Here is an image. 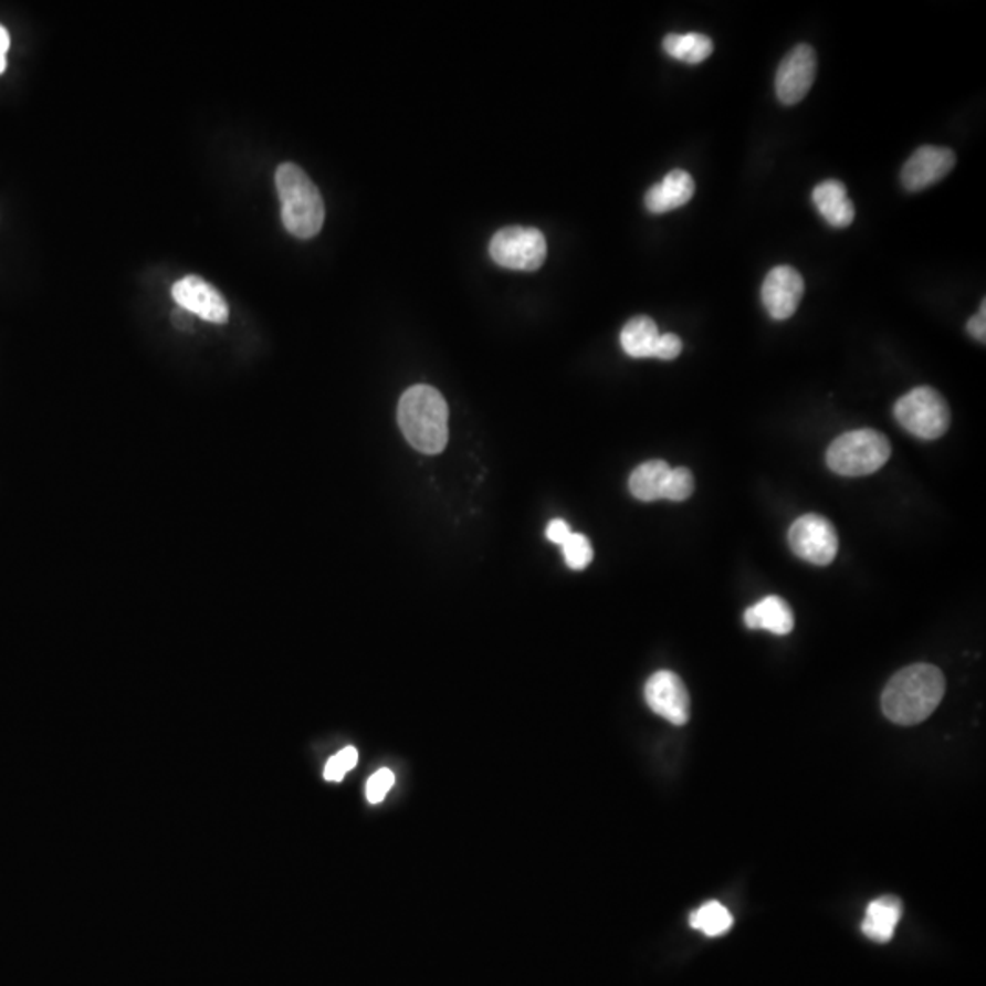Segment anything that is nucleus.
<instances>
[{
	"label": "nucleus",
	"instance_id": "f257e3e1",
	"mask_svg": "<svg viewBox=\"0 0 986 986\" xmlns=\"http://www.w3.org/2000/svg\"><path fill=\"white\" fill-rule=\"evenodd\" d=\"M943 672L929 663L904 667L888 682L882 693V711L893 724H921L934 713L945 696Z\"/></svg>",
	"mask_w": 986,
	"mask_h": 986
},
{
	"label": "nucleus",
	"instance_id": "f03ea898",
	"mask_svg": "<svg viewBox=\"0 0 986 986\" xmlns=\"http://www.w3.org/2000/svg\"><path fill=\"white\" fill-rule=\"evenodd\" d=\"M399 424L415 450L426 455L441 453L448 444V405L431 386L406 389L399 402Z\"/></svg>",
	"mask_w": 986,
	"mask_h": 986
},
{
	"label": "nucleus",
	"instance_id": "7ed1b4c3",
	"mask_svg": "<svg viewBox=\"0 0 986 986\" xmlns=\"http://www.w3.org/2000/svg\"><path fill=\"white\" fill-rule=\"evenodd\" d=\"M276 189L285 229L300 240L316 237L324 225L326 209L321 190L316 189L310 176L298 165H280L276 170Z\"/></svg>",
	"mask_w": 986,
	"mask_h": 986
},
{
	"label": "nucleus",
	"instance_id": "20e7f679",
	"mask_svg": "<svg viewBox=\"0 0 986 986\" xmlns=\"http://www.w3.org/2000/svg\"><path fill=\"white\" fill-rule=\"evenodd\" d=\"M892 447L881 431H848L829 447L828 466L845 478H864L887 464Z\"/></svg>",
	"mask_w": 986,
	"mask_h": 986
},
{
	"label": "nucleus",
	"instance_id": "39448f33",
	"mask_svg": "<svg viewBox=\"0 0 986 986\" xmlns=\"http://www.w3.org/2000/svg\"><path fill=\"white\" fill-rule=\"evenodd\" d=\"M895 419L912 436L934 441L945 436L950 426V408L935 389L915 388L898 400Z\"/></svg>",
	"mask_w": 986,
	"mask_h": 986
},
{
	"label": "nucleus",
	"instance_id": "423d86ee",
	"mask_svg": "<svg viewBox=\"0 0 986 986\" xmlns=\"http://www.w3.org/2000/svg\"><path fill=\"white\" fill-rule=\"evenodd\" d=\"M490 256L501 268L537 271L545 262L546 240L532 227H504L490 242Z\"/></svg>",
	"mask_w": 986,
	"mask_h": 986
},
{
	"label": "nucleus",
	"instance_id": "0eeeda50",
	"mask_svg": "<svg viewBox=\"0 0 986 986\" xmlns=\"http://www.w3.org/2000/svg\"><path fill=\"white\" fill-rule=\"evenodd\" d=\"M791 550L804 562L826 567L839 550V537L833 525L817 514L803 515L793 523L787 534Z\"/></svg>",
	"mask_w": 986,
	"mask_h": 986
},
{
	"label": "nucleus",
	"instance_id": "6e6552de",
	"mask_svg": "<svg viewBox=\"0 0 986 986\" xmlns=\"http://www.w3.org/2000/svg\"><path fill=\"white\" fill-rule=\"evenodd\" d=\"M817 75V55L809 44H798L787 53L780 66H778L777 88L778 99L784 105H797L808 95L814 86Z\"/></svg>",
	"mask_w": 986,
	"mask_h": 986
},
{
	"label": "nucleus",
	"instance_id": "1a4fd4ad",
	"mask_svg": "<svg viewBox=\"0 0 986 986\" xmlns=\"http://www.w3.org/2000/svg\"><path fill=\"white\" fill-rule=\"evenodd\" d=\"M646 700L649 707L671 722L672 725H685L691 716V700L682 678L671 671H658L649 678L646 685Z\"/></svg>",
	"mask_w": 986,
	"mask_h": 986
},
{
	"label": "nucleus",
	"instance_id": "9d476101",
	"mask_svg": "<svg viewBox=\"0 0 986 986\" xmlns=\"http://www.w3.org/2000/svg\"><path fill=\"white\" fill-rule=\"evenodd\" d=\"M804 279L797 269L778 265L772 269L762 285V304L773 321H787L795 315L804 296Z\"/></svg>",
	"mask_w": 986,
	"mask_h": 986
},
{
	"label": "nucleus",
	"instance_id": "9b49d317",
	"mask_svg": "<svg viewBox=\"0 0 986 986\" xmlns=\"http://www.w3.org/2000/svg\"><path fill=\"white\" fill-rule=\"evenodd\" d=\"M176 304L187 313L200 316L212 324H225L229 321V305L220 291L200 276H185L172 287Z\"/></svg>",
	"mask_w": 986,
	"mask_h": 986
},
{
	"label": "nucleus",
	"instance_id": "f8f14e48",
	"mask_svg": "<svg viewBox=\"0 0 986 986\" xmlns=\"http://www.w3.org/2000/svg\"><path fill=\"white\" fill-rule=\"evenodd\" d=\"M955 167L954 150L945 147H921L908 159L901 172L904 189L910 192L929 189L941 179L946 178Z\"/></svg>",
	"mask_w": 986,
	"mask_h": 986
},
{
	"label": "nucleus",
	"instance_id": "ddd939ff",
	"mask_svg": "<svg viewBox=\"0 0 986 986\" xmlns=\"http://www.w3.org/2000/svg\"><path fill=\"white\" fill-rule=\"evenodd\" d=\"M694 190L696 185L693 176L682 168H674L661 179L660 183L652 185L651 189L647 190L646 207L652 214H665L688 206L689 201L693 200Z\"/></svg>",
	"mask_w": 986,
	"mask_h": 986
},
{
	"label": "nucleus",
	"instance_id": "4468645a",
	"mask_svg": "<svg viewBox=\"0 0 986 986\" xmlns=\"http://www.w3.org/2000/svg\"><path fill=\"white\" fill-rule=\"evenodd\" d=\"M814 203L824 220L835 229L850 227L856 220V207L848 198L845 183L837 179H828L814 189Z\"/></svg>",
	"mask_w": 986,
	"mask_h": 986
},
{
	"label": "nucleus",
	"instance_id": "2eb2a0df",
	"mask_svg": "<svg viewBox=\"0 0 986 986\" xmlns=\"http://www.w3.org/2000/svg\"><path fill=\"white\" fill-rule=\"evenodd\" d=\"M744 621L749 629L769 630L773 634L786 636L795 627L793 610L778 596H767L745 610Z\"/></svg>",
	"mask_w": 986,
	"mask_h": 986
},
{
	"label": "nucleus",
	"instance_id": "dca6fc26",
	"mask_svg": "<svg viewBox=\"0 0 986 986\" xmlns=\"http://www.w3.org/2000/svg\"><path fill=\"white\" fill-rule=\"evenodd\" d=\"M901 915H903V904L898 898L888 895V898L877 899L866 910L862 934L875 943H888L898 929Z\"/></svg>",
	"mask_w": 986,
	"mask_h": 986
},
{
	"label": "nucleus",
	"instance_id": "f3484780",
	"mask_svg": "<svg viewBox=\"0 0 986 986\" xmlns=\"http://www.w3.org/2000/svg\"><path fill=\"white\" fill-rule=\"evenodd\" d=\"M657 322L649 316H634L625 324L621 331V347L632 358H652L658 338H660Z\"/></svg>",
	"mask_w": 986,
	"mask_h": 986
},
{
	"label": "nucleus",
	"instance_id": "a211bd4d",
	"mask_svg": "<svg viewBox=\"0 0 986 986\" xmlns=\"http://www.w3.org/2000/svg\"><path fill=\"white\" fill-rule=\"evenodd\" d=\"M669 473H671V466L665 461L643 462L630 475V493L646 503L663 499Z\"/></svg>",
	"mask_w": 986,
	"mask_h": 986
},
{
	"label": "nucleus",
	"instance_id": "6ab92c4d",
	"mask_svg": "<svg viewBox=\"0 0 986 986\" xmlns=\"http://www.w3.org/2000/svg\"><path fill=\"white\" fill-rule=\"evenodd\" d=\"M713 41L702 33H685V35L671 33L663 39V50L667 55L688 64L702 63L713 53Z\"/></svg>",
	"mask_w": 986,
	"mask_h": 986
},
{
	"label": "nucleus",
	"instance_id": "aec40b11",
	"mask_svg": "<svg viewBox=\"0 0 986 986\" xmlns=\"http://www.w3.org/2000/svg\"><path fill=\"white\" fill-rule=\"evenodd\" d=\"M689 921H691V926L694 930H700L702 934L709 935V937L724 935L733 926V915H731L730 910L724 904L716 903V901H711V903L700 906L696 912L691 913Z\"/></svg>",
	"mask_w": 986,
	"mask_h": 986
},
{
	"label": "nucleus",
	"instance_id": "412c9836",
	"mask_svg": "<svg viewBox=\"0 0 986 986\" xmlns=\"http://www.w3.org/2000/svg\"><path fill=\"white\" fill-rule=\"evenodd\" d=\"M563 556L573 570H583L592 562L594 550L590 541L583 534H573L563 545Z\"/></svg>",
	"mask_w": 986,
	"mask_h": 986
},
{
	"label": "nucleus",
	"instance_id": "4be33fe9",
	"mask_svg": "<svg viewBox=\"0 0 986 986\" xmlns=\"http://www.w3.org/2000/svg\"><path fill=\"white\" fill-rule=\"evenodd\" d=\"M694 492V478L688 468H671V473L667 478L665 490H663V499L680 503L691 497Z\"/></svg>",
	"mask_w": 986,
	"mask_h": 986
},
{
	"label": "nucleus",
	"instance_id": "5701e85b",
	"mask_svg": "<svg viewBox=\"0 0 986 986\" xmlns=\"http://www.w3.org/2000/svg\"><path fill=\"white\" fill-rule=\"evenodd\" d=\"M357 762L358 751L355 747H346L338 755L329 758L326 769H324V778L329 782H340L347 773L352 772L353 767L357 766Z\"/></svg>",
	"mask_w": 986,
	"mask_h": 986
},
{
	"label": "nucleus",
	"instance_id": "b1692460",
	"mask_svg": "<svg viewBox=\"0 0 986 986\" xmlns=\"http://www.w3.org/2000/svg\"><path fill=\"white\" fill-rule=\"evenodd\" d=\"M394 784L395 775L389 769H380V772L375 773L369 778L368 786H366V797H368L369 804L382 803Z\"/></svg>",
	"mask_w": 986,
	"mask_h": 986
},
{
	"label": "nucleus",
	"instance_id": "393cba45",
	"mask_svg": "<svg viewBox=\"0 0 986 986\" xmlns=\"http://www.w3.org/2000/svg\"><path fill=\"white\" fill-rule=\"evenodd\" d=\"M683 344L680 340V336L672 335V333H665V335H660L658 338L657 347H654V355L652 358H660V360H674V358L682 353Z\"/></svg>",
	"mask_w": 986,
	"mask_h": 986
},
{
	"label": "nucleus",
	"instance_id": "a878e982",
	"mask_svg": "<svg viewBox=\"0 0 986 986\" xmlns=\"http://www.w3.org/2000/svg\"><path fill=\"white\" fill-rule=\"evenodd\" d=\"M570 535H573V531H570V526L563 520L552 521L548 528H546V537H548V541H552V543H556V545H565Z\"/></svg>",
	"mask_w": 986,
	"mask_h": 986
},
{
	"label": "nucleus",
	"instance_id": "bb28decb",
	"mask_svg": "<svg viewBox=\"0 0 986 986\" xmlns=\"http://www.w3.org/2000/svg\"><path fill=\"white\" fill-rule=\"evenodd\" d=\"M966 329L971 333L972 338H976L979 342L986 340V302H983L982 311L968 321Z\"/></svg>",
	"mask_w": 986,
	"mask_h": 986
},
{
	"label": "nucleus",
	"instance_id": "cd10ccee",
	"mask_svg": "<svg viewBox=\"0 0 986 986\" xmlns=\"http://www.w3.org/2000/svg\"><path fill=\"white\" fill-rule=\"evenodd\" d=\"M10 50V33L4 27H0V74L6 70V55Z\"/></svg>",
	"mask_w": 986,
	"mask_h": 986
}]
</instances>
